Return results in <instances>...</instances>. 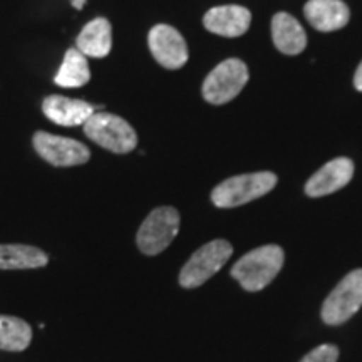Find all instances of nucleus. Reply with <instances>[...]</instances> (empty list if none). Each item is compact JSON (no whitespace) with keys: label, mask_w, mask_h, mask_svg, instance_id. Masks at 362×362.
I'll list each match as a JSON object with an SVG mask.
<instances>
[{"label":"nucleus","mask_w":362,"mask_h":362,"mask_svg":"<svg viewBox=\"0 0 362 362\" xmlns=\"http://www.w3.org/2000/svg\"><path fill=\"white\" fill-rule=\"evenodd\" d=\"M354 86L359 93H362V62L359 64V67H357V71L354 74Z\"/></svg>","instance_id":"aec40b11"},{"label":"nucleus","mask_w":362,"mask_h":362,"mask_svg":"<svg viewBox=\"0 0 362 362\" xmlns=\"http://www.w3.org/2000/svg\"><path fill=\"white\" fill-rule=\"evenodd\" d=\"M339 349L332 344H322L310 351L300 362H337Z\"/></svg>","instance_id":"6ab92c4d"},{"label":"nucleus","mask_w":362,"mask_h":362,"mask_svg":"<svg viewBox=\"0 0 362 362\" xmlns=\"http://www.w3.org/2000/svg\"><path fill=\"white\" fill-rule=\"evenodd\" d=\"M305 19L320 33L342 29L351 19V11L342 0H309L304 7Z\"/></svg>","instance_id":"ddd939ff"},{"label":"nucleus","mask_w":362,"mask_h":362,"mask_svg":"<svg viewBox=\"0 0 362 362\" xmlns=\"http://www.w3.org/2000/svg\"><path fill=\"white\" fill-rule=\"evenodd\" d=\"M354 175V163L349 158H336L324 165L305 183V193L312 198L325 197L346 187Z\"/></svg>","instance_id":"9d476101"},{"label":"nucleus","mask_w":362,"mask_h":362,"mask_svg":"<svg viewBox=\"0 0 362 362\" xmlns=\"http://www.w3.org/2000/svg\"><path fill=\"white\" fill-rule=\"evenodd\" d=\"M248 81V69L240 59H226L220 62L202 86V94L206 103L221 106L232 101L242 93Z\"/></svg>","instance_id":"423d86ee"},{"label":"nucleus","mask_w":362,"mask_h":362,"mask_svg":"<svg viewBox=\"0 0 362 362\" xmlns=\"http://www.w3.org/2000/svg\"><path fill=\"white\" fill-rule=\"evenodd\" d=\"M76 45L86 57H106L112 47V27L104 17H96L81 30Z\"/></svg>","instance_id":"2eb2a0df"},{"label":"nucleus","mask_w":362,"mask_h":362,"mask_svg":"<svg viewBox=\"0 0 362 362\" xmlns=\"http://www.w3.org/2000/svg\"><path fill=\"white\" fill-rule=\"evenodd\" d=\"M90 79V71L88 59L78 47H72L66 52L64 61L59 67L54 83L61 88H81L88 84Z\"/></svg>","instance_id":"f3484780"},{"label":"nucleus","mask_w":362,"mask_h":362,"mask_svg":"<svg viewBox=\"0 0 362 362\" xmlns=\"http://www.w3.org/2000/svg\"><path fill=\"white\" fill-rule=\"evenodd\" d=\"M233 253V247L226 240H211L189 257L180 272V285L183 288H197L223 269Z\"/></svg>","instance_id":"39448f33"},{"label":"nucleus","mask_w":362,"mask_h":362,"mask_svg":"<svg viewBox=\"0 0 362 362\" xmlns=\"http://www.w3.org/2000/svg\"><path fill=\"white\" fill-rule=\"evenodd\" d=\"M42 112L49 121L59 126L84 124L96 111V106L83 99H71L66 96H47L42 101Z\"/></svg>","instance_id":"f8f14e48"},{"label":"nucleus","mask_w":362,"mask_h":362,"mask_svg":"<svg viewBox=\"0 0 362 362\" xmlns=\"http://www.w3.org/2000/svg\"><path fill=\"white\" fill-rule=\"evenodd\" d=\"M277 185V175L272 171H259L232 176L221 181L211 192V202L218 208H235L264 197Z\"/></svg>","instance_id":"7ed1b4c3"},{"label":"nucleus","mask_w":362,"mask_h":362,"mask_svg":"<svg viewBox=\"0 0 362 362\" xmlns=\"http://www.w3.org/2000/svg\"><path fill=\"white\" fill-rule=\"evenodd\" d=\"M362 307V269L352 270L329 293L322 305V319L329 325L349 320Z\"/></svg>","instance_id":"6e6552de"},{"label":"nucleus","mask_w":362,"mask_h":362,"mask_svg":"<svg viewBox=\"0 0 362 362\" xmlns=\"http://www.w3.org/2000/svg\"><path fill=\"white\" fill-rule=\"evenodd\" d=\"M83 128L90 141L116 155H126L138 146V134L133 126L111 112H94Z\"/></svg>","instance_id":"f03ea898"},{"label":"nucleus","mask_w":362,"mask_h":362,"mask_svg":"<svg viewBox=\"0 0 362 362\" xmlns=\"http://www.w3.org/2000/svg\"><path fill=\"white\" fill-rule=\"evenodd\" d=\"M272 39L275 47L287 56H297L305 49L307 35L296 17L287 12L275 13L272 19Z\"/></svg>","instance_id":"4468645a"},{"label":"nucleus","mask_w":362,"mask_h":362,"mask_svg":"<svg viewBox=\"0 0 362 362\" xmlns=\"http://www.w3.org/2000/svg\"><path fill=\"white\" fill-rule=\"evenodd\" d=\"M180 214L173 206H158L146 216L136 233V245L144 255H160L180 232Z\"/></svg>","instance_id":"20e7f679"},{"label":"nucleus","mask_w":362,"mask_h":362,"mask_svg":"<svg viewBox=\"0 0 362 362\" xmlns=\"http://www.w3.org/2000/svg\"><path fill=\"white\" fill-rule=\"evenodd\" d=\"M148 45L158 64L166 69H180L188 62L187 40L168 24H158L149 30Z\"/></svg>","instance_id":"1a4fd4ad"},{"label":"nucleus","mask_w":362,"mask_h":362,"mask_svg":"<svg viewBox=\"0 0 362 362\" xmlns=\"http://www.w3.org/2000/svg\"><path fill=\"white\" fill-rule=\"evenodd\" d=\"M71 4H72V7H74V8H78V11H81V8L84 7L86 0H71Z\"/></svg>","instance_id":"412c9836"},{"label":"nucleus","mask_w":362,"mask_h":362,"mask_svg":"<svg viewBox=\"0 0 362 362\" xmlns=\"http://www.w3.org/2000/svg\"><path fill=\"white\" fill-rule=\"evenodd\" d=\"M49 264V255L37 247L24 243L0 245V270H34Z\"/></svg>","instance_id":"dca6fc26"},{"label":"nucleus","mask_w":362,"mask_h":362,"mask_svg":"<svg viewBox=\"0 0 362 362\" xmlns=\"http://www.w3.org/2000/svg\"><path fill=\"white\" fill-rule=\"evenodd\" d=\"M285 253L279 245H264L245 253L232 267V277L248 292L265 288L282 270Z\"/></svg>","instance_id":"f257e3e1"},{"label":"nucleus","mask_w":362,"mask_h":362,"mask_svg":"<svg viewBox=\"0 0 362 362\" xmlns=\"http://www.w3.org/2000/svg\"><path fill=\"white\" fill-rule=\"evenodd\" d=\"M33 342V327L13 315H0V351L22 352Z\"/></svg>","instance_id":"a211bd4d"},{"label":"nucleus","mask_w":362,"mask_h":362,"mask_svg":"<svg viewBox=\"0 0 362 362\" xmlns=\"http://www.w3.org/2000/svg\"><path fill=\"white\" fill-rule=\"evenodd\" d=\"M33 146L44 161L57 168L81 166L90 160V151L86 144L72 138L51 134L47 131L34 133Z\"/></svg>","instance_id":"0eeeda50"},{"label":"nucleus","mask_w":362,"mask_h":362,"mask_svg":"<svg viewBox=\"0 0 362 362\" xmlns=\"http://www.w3.org/2000/svg\"><path fill=\"white\" fill-rule=\"evenodd\" d=\"M250 22V11L242 6L214 7L203 17L205 29L221 37H240L247 33Z\"/></svg>","instance_id":"9b49d317"}]
</instances>
